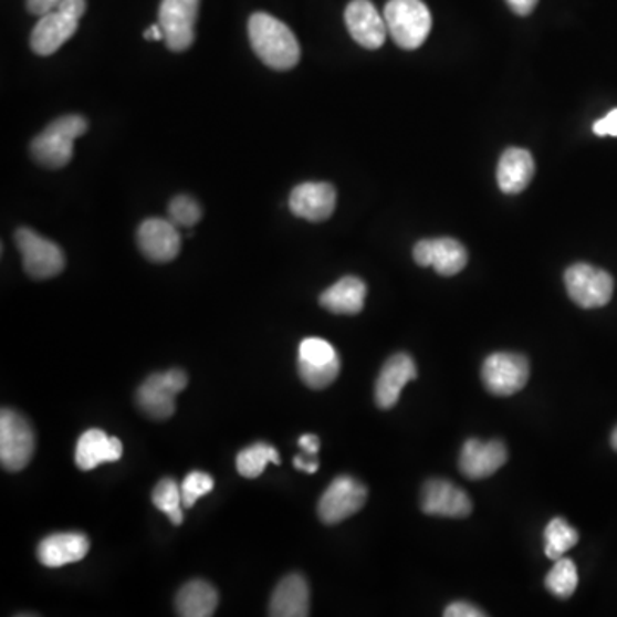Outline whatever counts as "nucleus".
Listing matches in <instances>:
<instances>
[{
	"label": "nucleus",
	"mask_w": 617,
	"mask_h": 617,
	"mask_svg": "<svg viewBox=\"0 0 617 617\" xmlns=\"http://www.w3.org/2000/svg\"><path fill=\"white\" fill-rule=\"evenodd\" d=\"M367 501V488L351 475H339L321 495L317 504L320 520L326 525H336L363 510Z\"/></svg>",
	"instance_id": "11"
},
{
	"label": "nucleus",
	"mask_w": 617,
	"mask_h": 617,
	"mask_svg": "<svg viewBox=\"0 0 617 617\" xmlns=\"http://www.w3.org/2000/svg\"><path fill=\"white\" fill-rule=\"evenodd\" d=\"M213 488V477L208 475V473L199 472V470L189 473V475L184 479L182 485H180L184 508L195 506L196 501L201 500L202 495L210 494Z\"/></svg>",
	"instance_id": "31"
},
{
	"label": "nucleus",
	"mask_w": 617,
	"mask_h": 617,
	"mask_svg": "<svg viewBox=\"0 0 617 617\" xmlns=\"http://www.w3.org/2000/svg\"><path fill=\"white\" fill-rule=\"evenodd\" d=\"M62 4V0H27V9L30 14L43 15L46 12L54 11Z\"/></svg>",
	"instance_id": "34"
},
{
	"label": "nucleus",
	"mask_w": 617,
	"mask_h": 617,
	"mask_svg": "<svg viewBox=\"0 0 617 617\" xmlns=\"http://www.w3.org/2000/svg\"><path fill=\"white\" fill-rule=\"evenodd\" d=\"M506 2L511 11L519 15H529L538 4V0H506Z\"/></svg>",
	"instance_id": "36"
},
{
	"label": "nucleus",
	"mask_w": 617,
	"mask_h": 617,
	"mask_svg": "<svg viewBox=\"0 0 617 617\" xmlns=\"http://www.w3.org/2000/svg\"><path fill=\"white\" fill-rule=\"evenodd\" d=\"M578 587V569L569 557L554 561V566L545 576V588L554 597L569 598Z\"/></svg>",
	"instance_id": "28"
},
{
	"label": "nucleus",
	"mask_w": 617,
	"mask_h": 617,
	"mask_svg": "<svg viewBox=\"0 0 617 617\" xmlns=\"http://www.w3.org/2000/svg\"><path fill=\"white\" fill-rule=\"evenodd\" d=\"M34 453V432L31 423L18 411H0V463L9 472H20Z\"/></svg>",
	"instance_id": "5"
},
{
	"label": "nucleus",
	"mask_w": 617,
	"mask_h": 617,
	"mask_svg": "<svg viewBox=\"0 0 617 617\" xmlns=\"http://www.w3.org/2000/svg\"><path fill=\"white\" fill-rule=\"evenodd\" d=\"M345 23L352 39L364 49L376 50L385 45L388 34L385 15L377 12L370 0H352L345 9Z\"/></svg>",
	"instance_id": "16"
},
{
	"label": "nucleus",
	"mask_w": 617,
	"mask_h": 617,
	"mask_svg": "<svg viewBox=\"0 0 617 617\" xmlns=\"http://www.w3.org/2000/svg\"><path fill=\"white\" fill-rule=\"evenodd\" d=\"M383 15L388 33L401 49H419L431 33V11L422 0H389Z\"/></svg>",
	"instance_id": "4"
},
{
	"label": "nucleus",
	"mask_w": 617,
	"mask_h": 617,
	"mask_svg": "<svg viewBox=\"0 0 617 617\" xmlns=\"http://www.w3.org/2000/svg\"><path fill=\"white\" fill-rule=\"evenodd\" d=\"M146 40H165L164 30H161L160 24H153L148 30L145 31Z\"/></svg>",
	"instance_id": "38"
},
{
	"label": "nucleus",
	"mask_w": 617,
	"mask_h": 617,
	"mask_svg": "<svg viewBox=\"0 0 617 617\" xmlns=\"http://www.w3.org/2000/svg\"><path fill=\"white\" fill-rule=\"evenodd\" d=\"M420 508L429 516L467 519L472 513V500L463 489L448 480H427L420 495Z\"/></svg>",
	"instance_id": "13"
},
{
	"label": "nucleus",
	"mask_w": 617,
	"mask_h": 617,
	"mask_svg": "<svg viewBox=\"0 0 617 617\" xmlns=\"http://www.w3.org/2000/svg\"><path fill=\"white\" fill-rule=\"evenodd\" d=\"M124 453L123 441L111 438L107 432L100 429H90L81 435L76 446V466L83 472L95 470L102 463H114L121 460Z\"/></svg>",
	"instance_id": "20"
},
{
	"label": "nucleus",
	"mask_w": 617,
	"mask_h": 617,
	"mask_svg": "<svg viewBox=\"0 0 617 617\" xmlns=\"http://www.w3.org/2000/svg\"><path fill=\"white\" fill-rule=\"evenodd\" d=\"M299 446H301L302 450L305 451L307 457H317L320 453V438L314 435H304L301 439H299Z\"/></svg>",
	"instance_id": "35"
},
{
	"label": "nucleus",
	"mask_w": 617,
	"mask_h": 617,
	"mask_svg": "<svg viewBox=\"0 0 617 617\" xmlns=\"http://www.w3.org/2000/svg\"><path fill=\"white\" fill-rule=\"evenodd\" d=\"M308 585L299 573L285 576L274 588L270 603V616L305 617L308 616Z\"/></svg>",
	"instance_id": "22"
},
{
	"label": "nucleus",
	"mask_w": 617,
	"mask_h": 617,
	"mask_svg": "<svg viewBox=\"0 0 617 617\" xmlns=\"http://www.w3.org/2000/svg\"><path fill=\"white\" fill-rule=\"evenodd\" d=\"M610 445H613L614 450L617 451V427L614 429L613 436H610Z\"/></svg>",
	"instance_id": "39"
},
{
	"label": "nucleus",
	"mask_w": 617,
	"mask_h": 617,
	"mask_svg": "<svg viewBox=\"0 0 617 617\" xmlns=\"http://www.w3.org/2000/svg\"><path fill=\"white\" fill-rule=\"evenodd\" d=\"M15 245L23 255L24 271L34 280L54 279L65 268L62 249L27 227L15 230Z\"/></svg>",
	"instance_id": "7"
},
{
	"label": "nucleus",
	"mask_w": 617,
	"mask_h": 617,
	"mask_svg": "<svg viewBox=\"0 0 617 617\" xmlns=\"http://www.w3.org/2000/svg\"><path fill=\"white\" fill-rule=\"evenodd\" d=\"M249 40L255 55L274 71H289L301 61V45L295 34L282 21L266 12L249 18Z\"/></svg>",
	"instance_id": "1"
},
{
	"label": "nucleus",
	"mask_w": 617,
	"mask_h": 617,
	"mask_svg": "<svg viewBox=\"0 0 617 617\" xmlns=\"http://www.w3.org/2000/svg\"><path fill=\"white\" fill-rule=\"evenodd\" d=\"M594 133L597 136L617 137V108H614L606 117L600 118V121L594 124Z\"/></svg>",
	"instance_id": "33"
},
{
	"label": "nucleus",
	"mask_w": 617,
	"mask_h": 617,
	"mask_svg": "<svg viewBox=\"0 0 617 617\" xmlns=\"http://www.w3.org/2000/svg\"><path fill=\"white\" fill-rule=\"evenodd\" d=\"M199 0H161L158 24L171 52H184L195 43Z\"/></svg>",
	"instance_id": "12"
},
{
	"label": "nucleus",
	"mask_w": 617,
	"mask_h": 617,
	"mask_svg": "<svg viewBox=\"0 0 617 617\" xmlns=\"http://www.w3.org/2000/svg\"><path fill=\"white\" fill-rule=\"evenodd\" d=\"M446 617H484L485 613L469 603H453L446 607Z\"/></svg>",
	"instance_id": "32"
},
{
	"label": "nucleus",
	"mask_w": 617,
	"mask_h": 617,
	"mask_svg": "<svg viewBox=\"0 0 617 617\" xmlns=\"http://www.w3.org/2000/svg\"><path fill=\"white\" fill-rule=\"evenodd\" d=\"M186 386L187 374L184 370L151 374L137 389V405L151 419H170L176 414V397Z\"/></svg>",
	"instance_id": "6"
},
{
	"label": "nucleus",
	"mask_w": 617,
	"mask_h": 617,
	"mask_svg": "<svg viewBox=\"0 0 617 617\" xmlns=\"http://www.w3.org/2000/svg\"><path fill=\"white\" fill-rule=\"evenodd\" d=\"M414 260L419 266H432L442 276H453L467 266L469 254L458 240L450 237L426 239L414 248Z\"/></svg>",
	"instance_id": "14"
},
{
	"label": "nucleus",
	"mask_w": 617,
	"mask_h": 617,
	"mask_svg": "<svg viewBox=\"0 0 617 617\" xmlns=\"http://www.w3.org/2000/svg\"><path fill=\"white\" fill-rule=\"evenodd\" d=\"M294 467L305 473H316L317 469H320V460H317V457H307V454L305 457H295Z\"/></svg>",
	"instance_id": "37"
},
{
	"label": "nucleus",
	"mask_w": 617,
	"mask_h": 617,
	"mask_svg": "<svg viewBox=\"0 0 617 617\" xmlns=\"http://www.w3.org/2000/svg\"><path fill=\"white\" fill-rule=\"evenodd\" d=\"M201 206L191 196H176L168 205V220L182 229H191L201 220Z\"/></svg>",
	"instance_id": "30"
},
{
	"label": "nucleus",
	"mask_w": 617,
	"mask_h": 617,
	"mask_svg": "<svg viewBox=\"0 0 617 617\" xmlns=\"http://www.w3.org/2000/svg\"><path fill=\"white\" fill-rule=\"evenodd\" d=\"M177 614L182 617H210L217 613L218 592L202 579H192L176 597Z\"/></svg>",
	"instance_id": "25"
},
{
	"label": "nucleus",
	"mask_w": 617,
	"mask_h": 617,
	"mask_svg": "<svg viewBox=\"0 0 617 617\" xmlns=\"http://www.w3.org/2000/svg\"><path fill=\"white\" fill-rule=\"evenodd\" d=\"M367 286L357 276H345L335 285L324 290L320 302L326 311L343 316H354L360 313L366 304Z\"/></svg>",
	"instance_id": "23"
},
{
	"label": "nucleus",
	"mask_w": 617,
	"mask_h": 617,
	"mask_svg": "<svg viewBox=\"0 0 617 617\" xmlns=\"http://www.w3.org/2000/svg\"><path fill=\"white\" fill-rule=\"evenodd\" d=\"M545 556L557 561L578 544V532L566 520H551L544 532Z\"/></svg>",
	"instance_id": "27"
},
{
	"label": "nucleus",
	"mask_w": 617,
	"mask_h": 617,
	"mask_svg": "<svg viewBox=\"0 0 617 617\" xmlns=\"http://www.w3.org/2000/svg\"><path fill=\"white\" fill-rule=\"evenodd\" d=\"M84 12H86V0H62L57 9L40 15L30 39L34 54L42 57L55 54L76 33Z\"/></svg>",
	"instance_id": "3"
},
{
	"label": "nucleus",
	"mask_w": 617,
	"mask_h": 617,
	"mask_svg": "<svg viewBox=\"0 0 617 617\" xmlns=\"http://www.w3.org/2000/svg\"><path fill=\"white\" fill-rule=\"evenodd\" d=\"M530 363L525 355L498 352L489 355L482 366L485 389L498 397H511L529 383Z\"/></svg>",
	"instance_id": "10"
},
{
	"label": "nucleus",
	"mask_w": 617,
	"mask_h": 617,
	"mask_svg": "<svg viewBox=\"0 0 617 617\" xmlns=\"http://www.w3.org/2000/svg\"><path fill=\"white\" fill-rule=\"evenodd\" d=\"M268 463L280 466L282 460H280L279 451L266 442H255V445L248 446L245 450L237 454V470L245 479L260 477L266 469Z\"/></svg>",
	"instance_id": "26"
},
{
	"label": "nucleus",
	"mask_w": 617,
	"mask_h": 617,
	"mask_svg": "<svg viewBox=\"0 0 617 617\" xmlns=\"http://www.w3.org/2000/svg\"><path fill=\"white\" fill-rule=\"evenodd\" d=\"M417 377V366L408 354H395L386 360L376 379V404L379 408L395 407L401 391Z\"/></svg>",
	"instance_id": "19"
},
{
	"label": "nucleus",
	"mask_w": 617,
	"mask_h": 617,
	"mask_svg": "<svg viewBox=\"0 0 617 617\" xmlns=\"http://www.w3.org/2000/svg\"><path fill=\"white\" fill-rule=\"evenodd\" d=\"M90 538L77 532L54 534L40 542L36 554L46 568H62L65 564L77 563L90 553Z\"/></svg>",
	"instance_id": "21"
},
{
	"label": "nucleus",
	"mask_w": 617,
	"mask_h": 617,
	"mask_svg": "<svg viewBox=\"0 0 617 617\" xmlns=\"http://www.w3.org/2000/svg\"><path fill=\"white\" fill-rule=\"evenodd\" d=\"M506 461L508 451L503 442L469 439L461 448L458 467L467 479L480 480L494 475L498 470L506 466Z\"/></svg>",
	"instance_id": "17"
},
{
	"label": "nucleus",
	"mask_w": 617,
	"mask_h": 617,
	"mask_svg": "<svg viewBox=\"0 0 617 617\" xmlns=\"http://www.w3.org/2000/svg\"><path fill=\"white\" fill-rule=\"evenodd\" d=\"M153 504L167 514L174 525H180L184 522V501L182 491L176 480L164 479L158 482L157 488L153 491Z\"/></svg>",
	"instance_id": "29"
},
{
	"label": "nucleus",
	"mask_w": 617,
	"mask_h": 617,
	"mask_svg": "<svg viewBox=\"0 0 617 617\" xmlns=\"http://www.w3.org/2000/svg\"><path fill=\"white\" fill-rule=\"evenodd\" d=\"M339 355L332 343L323 338L302 339L299 347V374L311 389L328 388L339 374Z\"/></svg>",
	"instance_id": "8"
},
{
	"label": "nucleus",
	"mask_w": 617,
	"mask_h": 617,
	"mask_svg": "<svg viewBox=\"0 0 617 617\" xmlns=\"http://www.w3.org/2000/svg\"><path fill=\"white\" fill-rule=\"evenodd\" d=\"M88 129V121L81 115L55 118L31 142V155L46 168H62L73 160L74 142Z\"/></svg>",
	"instance_id": "2"
},
{
	"label": "nucleus",
	"mask_w": 617,
	"mask_h": 617,
	"mask_svg": "<svg viewBox=\"0 0 617 617\" xmlns=\"http://www.w3.org/2000/svg\"><path fill=\"white\" fill-rule=\"evenodd\" d=\"M290 211L307 221H324L336 206L335 187L328 182H304L295 187L289 199Z\"/></svg>",
	"instance_id": "18"
},
{
	"label": "nucleus",
	"mask_w": 617,
	"mask_h": 617,
	"mask_svg": "<svg viewBox=\"0 0 617 617\" xmlns=\"http://www.w3.org/2000/svg\"><path fill=\"white\" fill-rule=\"evenodd\" d=\"M534 158L526 149L510 148L501 155L498 165V184L506 195H519L525 191L534 177Z\"/></svg>",
	"instance_id": "24"
},
{
	"label": "nucleus",
	"mask_w": 617,
	"mask_h": 617,
	"mask_svg": "<svg viewBox=\"0 0 617 617\" xmlns=\"http://www.w3.org/2000/svg\"><path fill=\"white\" fill-rule=\"evenodd\" d=\"M137 245L155 263L176 260L180 252L179 227L164 218H148L137 229Z\"/></svg>",
	"instance_id": "15"
},
{
	"label": "nucleus",
	"mask_w": 617,
	"mask_h": 617,
	"mask_svg": "<svg viewBox=\"0 0 617 617\" xmlns=\"http://www.w3.org/2000/svg\"><path fill=\"white\" fill-rule=\"evenodd\" d=\"M569 299L583 308L604 307L614 294V280L607 271L587 263L573 264L564 273Z\"/></svg>",
	"instance_id": "9"
}]
</instances>
